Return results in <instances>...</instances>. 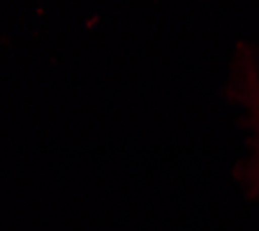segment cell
<instances>
[{
    "label": "cell",
    "mask_w": 259,
    "mask_h": 231,
    "mask_svg": "<svg viewBox=\"0 0 259 231\" xmlns=\"http://www.w3.org/2000/svg\"><path fill=\"white\" fill-rule=\"evenodd\" d=\"M236 97H241L250 109V118L254 125V155L248 164L245 178L250 180V192L259 197V70L252 56L241 51V76H236Z\"/></svg>",
    "instance_id": "cell-1"
}]
</instances>
